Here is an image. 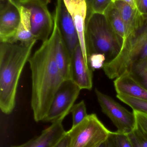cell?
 I'll use <instances>...</instances> for the list:
<instances>
[{
    "instance_id": "6da1fadb",
    "label": "cell",
    "mask_w": 147,
    "mask_h": 147,
    "mask_svg": "<svg viewBox=\"0 0 147 147\" xmlns=\"http://www.w3.org/2000/svg\"><path fill=\"white\" fill-rule=\"evenodd\" d=\"M28 62L32 78L31 107L34 119L39 122L45 118L55 93L65 80L55 62L51 36L42 43Z\"/></svg>"
},
{
    "instance_id": "7a4b0ae2",
    "label": "cell",
    "mask_w": 147,
    "mask_h": 147,
    "mask_svg": "<svg viewBox=\"0 0 147 147\" xmlns=\"http://www.w3.org/2000/svg\"><path fill=\"white\" fill-rule=\"evenodd\" d=\"M36 41L0 42V109L5 115L14 109L19 80Z\"/></svg>"
},
{
    "instance_id": "3957f363",
    "label": "cell",
    "mask_w": 147,
    "mask_h": 147,
    "mask_svg": "<svg viewBox=\"0 0 147 147\" xmlns=\"http://www.w3.org/2000/svg\"><path fill=\"white\" fill-rule=\"evenodd\" d=\"M147 61V16H142L136 31L123 41L121 51L103 69L106 76L114 79L138 64Z\"/></svg>"
},
{
    "instance_id": "277c9868",
    "label": "cell",
    "mask_w": 147,
    "mask_h": 147,
    "mask_svg": "<svg viewBox=\"0 0 147 147\" xmlns=\"http://www.w3.org/2000/svg\"><path fill=\"white\" fill-rule=\"evenodd\" d=\"M85 39L88 58L93 53H101L106 57L105 63L118 55L123 42L122 38L113 31L104 14L98 13L87 15Z\"/></svg>"
},
{
    "instance_id": "5b68a950",
    "label": "cell",
    "mask_w": 147,
    "mask_h": 147,
    "mask_svg": "<svg viewBox=\"0 0 147 147\" xmlns=\"http://www.w3.org/2000/svg\"><path fill=\"white\" fill-rule=\"evenodd\" d=\"M96 115H88L79 124L67 131L69 147H99L111 133Z\"/></svg>"
},
{
    "instance_id": "8992f818",
    "label": "cell",
    "mask_w": 147,
    "mask_h": 147,
    "mask_svg": "<svg viewBox=\"0 0 147 147\" xmlns=\"http://www.w3.org/2000/svg\"><path fill=\"white\" fill-rule=\"evenodd\" d=\"M81 89L72 80H64L55 93L43 121L62 122L77 99Z\"/></svg>"
},
{
    "instance_id": "52a82bcc",
    "label": "cell",
    "mask_w": 147,
    "mask_h": 147,
    "mask_svg": "<svg viewBox=\"0 0 147 147\" xmlns=\"http://www.w3.org/2000/svg\"><path fill=\"white\" fill-rule=\"evenodd\" d=\"M12 1L29 10L31 30L35 39L42 43L48 40L53 30L54 20L47 6L37 0Z\"/></svg>"
},
{
    "instance_id": "ba28073f",
    "label": "cell",
    "mask_w": 147,
    "mask_h": 147,
    "mask_svg": "<svg viewBox=\"0 0 147 147\" xmlns=\"http://www.w3.org/2000/svg\"><path fill=\"white\" fill-rule=\"evenodd\" d=\"M95 92L102 111L110 119L117 132L128 134L136 128L135 116L113 98L96 89Z\"/></svg>"
},
{
    "instance_id": "9c48e42d",
    "label": "cell",
    "mask_w": 147,
    "mask_h": 147,
    "mask_svg": "<svg viewBox=\"0 0 147 147\" xmlns=\"http://www.w3.org/2000/svg\"><path fill=\"white\" fill-rule=\"evenodd\" d=\"M20 20L16 4L12 0H0V42L15 43Z\"/></svg>"
},
{
    "instance_id": "30bf717a",
    "label": "cell",
    "mask_w": 147,
    "mask_h": 147,
    "mask_svg": "<svg viewBox=\"0 0 147 147\" xmlns=\"http://www.w3.org/2000/svg\"><path fill=\"white\" fill-rule=\"evenodd\" d=\"M57 1L54 20L57 23L63 40L72 54L79 45L77 31L64 0Z\"/></svg>"
},
{
    "instance_id": "8fae6325",
    "label": "cell",
    "mask_w": 147,
    "mask_h": 147,
    "mask_svg": "<svg viewBox=\"0 0 147 147\" xmlns=\"http://www.w3.org/2000/svg\"><path fill=\"white\" fill-rule=\"evenodd\" d=\"M51 36L53 41L54 58L60 72L64 80H72V54L63 40L54 20Z\"/></svg>"
},
{
    "instance_id": "7c38bea8",
    "label": "cell",
    "mask_w": 147,
    "mask_h": 147,
    "mask_svg": "<svg viewBox=\"0 0 147 147\" xmlns=\"http://www.w3.org/2000/svg\"><path fill=\"white\" fill-rule=\"evenodd\" d=\"M72 80L81 90L92 89V69L85 59L80 45L72 54Z\"/></svg>"
},
{
    "instance_id": "4fadbf2b",
    "label": "cell",
    "mask_w": 147,
    "mask_h": 147,
    "mask_svg": "<svg viewBox=\"0 0 147 147\" xmlns=\"http://www.w3.org/2000/svg\"><path fill=\"white\" fill-rule=\"evenodd\" d=\"M64 1L77 28L79 45L84 57L89 64L85 39V21L87 13L86 0H64Z\"/></svg>"
},
{
    "instance_id": "5bb4252c",
    "label": "cell",
    "mask_w": 147,
    "mask_h": 147,
    "mask_svg": "<svg viewBox=\"0 0 147 147\" xmlns=\"http://www.w3.org/2000/svg\"><path fill=\"white\" fill-rule=\"evenodd\" d=\"M62 122L54 123L37 137L24 144L11 147H53L66 134Z\"/></svg>"
},
{
    "instance_id": "9a60e30c",
    "label": "cell",
    "mask_w": 147,
    "mask_h": 147,
    "mask_svg": "<svg viewBox=\"0 0 147 147\" xmlns=\"http://www.w3.org/2000/svg\"><path fill=\"white\" fill-rule=\"evenodd\" d=\"M114 86L117 94L147 101V90L128 71L116 78Z\"/></svg>"
},
{
    "instance_id": "2e32d148",
    "label": "cell",
    "mask_w": 147,
    "mask_h": 147,
    "mask_svg": "<svg viewBox=\"0 0 147 147\" xmlns=\"http://www.w3.org/2000/svg\"><path fill=\"white\" fill-rule=\"evenodd\" d=\"M114 3L120 12L125 24L126 32L125 40L138 28L141 22L142 15L137 9L134 8L127 3L114 1Z\"/></svg>"
},
{
    "instance_id": "e0dca14e",
    "label": "cell",
    "mask_w": 147,
    "mask_h": 147,
    "mask_svg": "<svg viewBox=\"0 0 147 147\" xmlns=\"http://www.w3.org/2000/svg\"><path fill=\"white\" fill-rule=\"evenodd\" d=\"M16 5L20 9L21 20L15 39V43L20 42L29 43L36 40L35 39L31 30L29 10L24 7Z\"/></svg>"
},
{
    "instance_id": "ac0fdd59",
    "label": "cell",
    "mask_w": 147,
    "mask_h": 147,
    "mask_svg": "<svg viewBox=\"0 0 147 147\" xmlns=\"http://www.w3.org/2000/svg\"><path fill=\"white\" fill-rule=\"evenodd\" d=\"M104 14L113 31L124 40L126 34L125 24L120 12L114 2L108 8Z\"/></svg>"
},
{
    "instance_id": "d6986e66",
    "label": "cell",
    "mask_w": 147,
    "mask_h": 147,
    "mask_svg": "<svg viewBox=\"0 0 147 147\" xmlns=\"http://www.w3.org/2000/svg\"><path fill=\"white\" fill-rule=\"evenodd\" d=\"M117 97L122 102L131 107L133 110L147 114V101L123 94H117Z\"/></svg>"
},
{
    "instance_id": "ffe728a7",
    "label": "cell",
    "mask_w": 147,
    "mask_h": 147,
    "mask_svg": "<svg viewBox=\"0 0 147 147\" xmlns=\"http://www.w3.org/2000/svg\"><path fill=\"white\" fill-rule=\"evenodd\" d=\"M115 0H86L87 15L91 13L104 14L109 6Z\"/></svg>"
},
{
    "instance_id": "44dd1931",
    "label": "cell",
    "mask_w": 147,
    "mask_h": 147,
    "mask_svg": "<svg viewBox=\"0 0 147 147\" xmlns=\"http://www.w3.org/2000/svg\"><path fill=\"white\" fill-rule=\"evenodd\" d=\"M72 116V127H74L82 122L88 115L86 111V105L83 100L74 105L71 110Z\"/></svg>"
},
{
    "instance_id": "7402d4cb",
    "label": "cell",
    "mask_w": 147,
    "mask_h": 147,
    "mask_svg": "<svg viewBox=\"0 0 147 147\" xmlns=\"http://www.w3.org/2000/svg\"><path fill=\"white\" fill-rule=\"evenodd\" d=\"M128 72L147 90V61L136 65Z\"/></svg>"
},
{
    "instance_id": "603a6c76",
    "label": "cell",
    "mask_w": 147,
    "mask_h": 147,
    "mask_svg": "<svg viewBox=\"0 0 147 147\" xmlns=\"http://www.w3.org/2000/svg\"><path fill=\"white\" fill-rule=\"evenodd\" d=\"M128 136L133 147H147V136L135 128Z\"/></svg>"
},
{
    "instance_id": "cb8c5ba5",
    "label": "cell",
    "mask_w": 147,
    "mask_h": 147,
    "mask_svg": "<svg viewBox=\"0 0 147 147\" xmlns=\"http://www.w3.org/2000/svg\"><path fill=\"white\" fill-rule=\"evenodd\" d=\"M114 147H133L127 134L111 132L110 135Z\"/></svg>"
},
{
    "instance_id": "d4e9b609",
    "label": "cell",
    "mask_w": 147,
    "mask_h": 147,
    "mask_svg": "<svg viewBox=\"0 0 147 147\" xmlns=\"http://www.w3.org/2000/svg\"><path fill=\"white\" fill-rule=\"evenodd\" d=\"M105 62V56L101 53H93L90 55L88 58L89 65L92 70L103 68Z\"/></svg>"
},
{
    "instance_id": "484cf974",
    "label": "cell",
    "mask_w": 147,
    "mask_h": 147,
    "mask_svg": "<svg viewBox=\"0 0 147 147\" xmlns=\"http://www.w3.org/2000/svg\"><path fill=\"white\" fill-rule=\"evenodd\" d=\"M136 122V128L147 136V114L133 110Z\"/></svg>"
},
{
    "instance_id": "4316f807",
    "label": "cell",
    "mask_w": 147,
    "mask_h": 147,
    "mask_svg": "<svg viewBox=\"0 0 147 147\" xmlns=\"http://www.w3.org/2000/svg\"><path fill=\"white\" fill-rule=\"evenodd\" d=\"M137 9L142 15L147 16V0H135Z\"/></svg>"
},
{
    "instance_id": "83f0119b",
    "label": "cell",
    "mask_w": 147,
    "mask_h": 147,
    "mask_svg": "<svg viewBox=\"0 0 147 147\" xmlns=\"http://www.w3.org/2000/svg\"><path fill=\"white\" fill-rule=\"evenodd\" d=\"M53 147H69V137L67 133Z\"/></svg>"
},
{
    "instance_id": "f1b7e54d",
    "label": "cell",
    "mask_w": 147,
    "mask_h": 147,
    "mask_svg": "<svg viewBox=\"0 0 147 147\" xmlns=\"http://www.w3.org/2000/svg\"><path fill=\"white\" fill-rule=\"evenodd\" d=\"M99 147H114L110 136Z\"/></svg>"
},
{
    "instance_id": "f546056e",
    "label": "cell",
    "mask_w": 147,
    "mask_h": 147,
    "mask_svg": "<svg viewBox=\"0 0 147 147\" xmlns=\"http://www.w3.org/2000/svg\"><path fill=\"white\" fill-rule=\"evenodd\" d=\"M115 1H120L124 2L127 3L130 5L134 8L137 9L135 0H115Z\"/></svg>"
},
{
    "instance_id": "4dcf8cb0",
    "label": "cell",
    "mask_w": 147,
    "mask_h": 147,
    "mask_svg": "<svg viewBox=\"0 0 147 147\" xmlns=\"http://www.w3.org/2000/svg\"><path fill=\"white\" fill-rule=\"evenodd\" d=\"M37 1H39L41 2L42 3L47 6L51 1V0H37Z\"/></svg>"
}]
</instances>
